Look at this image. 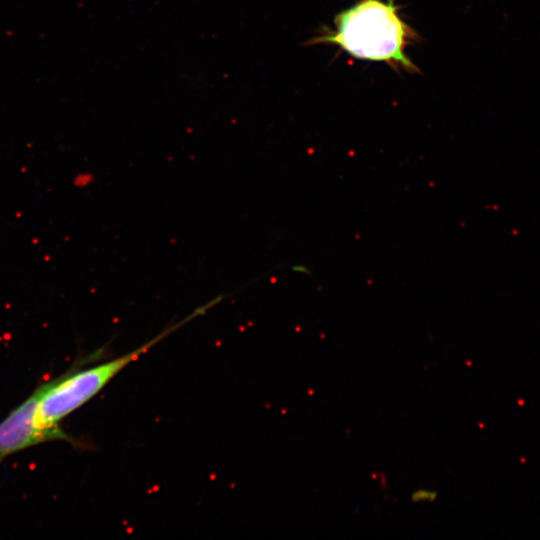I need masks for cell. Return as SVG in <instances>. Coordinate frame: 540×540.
Segmentation results:
<instances>
[{
	"instance_id": "277c9868",
	"label": "cell",
	"mask_w": 540,
	"mask_h": 540,
	"mask_svg": "<svg viewBox=\"0 0 540 540\" xmlns=\"http://www.w3.org/2000/svg\"><path fill=\"white\" fill-rule=\"evenodd\" d=\"M438 497V492L436 490L429 489H417L411 493V501L413 503L421 502H433Z\"/></svg>"
},
{
	"instance_id": "3957f363",
	"label": "cell",
	"mask_w": 540,
	"mask_h": 540,
	"mask_svg": "<svg viewBox=\"0 0 540 540\" xmlns=\"http://www.w3.org/2000/svg\"><path fill=\"white\" fill-rule=\"evenodd\" d=\"M38 390L0 423V460L28 447L52 440L72 442L61 428L45 430L36 421Z\"/></svg>"
},
{
	"instance_id": "7a4b0ae2",
	"label": "cell",
	"mask_w": 540,
	"mask_h": 540,
	"mask_svg": "<svg viewBox=\"0 0 540 540\" xmlns=\"http://www.w3.org/2000/svg\"><path fill=\"white\" fill-rule=\"evenodd\" d=\"M202 314L197 308L185 319L150 339L134 350L85 369L66 372L59 378L41 385L38 390L36 421L45 430L59 429V422L95 397L122 370L155 345Z\"/></svg>"
},
{
	"instance_id": "6da1fadb",
	"label": "cell",
	"mask_w": 540,
	"mask_h": 540,
	"mask_svg": "<svg viewBox=\"0 0 540 540\" xmlns=\"http://www.w3.org/2000/svg\"><path fill=\"white\" fill-rule=\"evenodd\" d=\"M415 38V31L402 19L393 0H359L337 14L333 28L314 43L333 44L354 58L416 72L406 53Z\"/></svg>"
}]
</instances>
